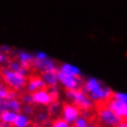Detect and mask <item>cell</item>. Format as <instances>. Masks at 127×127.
<instances>
[{
	"label": "cell",
	"mask_w": 127,
	"mask_h": 127,
	"mask_svg": "<svg viewBox=\"0 0 127 127\" xmlns=\"http://www.w3.org/2000/svg\"><path fill=\"white\" fill-rule=\"evenodd\" d=\"M81 90L87 95L93 102H97L99 104L107 103L113 95V91L110 87L103 85L98 79L94 77H90L83 81Z\"/></svg>",
	"instance_id": "cell-1"
},
{
	"label": "cell",
	"mask_w": 127,
	"mask_h": 127,
	"mask_svg": "<svg viewBox=\"0 0 127 127\" xmlns=\"http://www.w3.org/2000/svg\"><path fill=\"white\" fill-rule=\"evenodd\" d=\"M0 78L2 79L3 83L10 88V90L20 92L26 88L27 84V78L21 75L18 72L10 70L7 66L0 68Z\"/></svg>",
	"instance_id": "cell-2"
},
{
	"label": "cell",
	"mask_w": 127,
	"mask_h": 127,
	"mask_svg": "<svg viewBox=\"0 0 127 127\" xmlns=\"http://www.w3.org/2000/svg\"><path fill=\"white\" fill-rule=\"evenodd\" d=\"M66 96L72 102V104H74L80 111H88L94 106V102L88 98V96L81 88L73 91H67Z\"/></svg>",
	"instance_id": "cell-3"
},
{
	"label": "cell",
	"mask_w": 127,
	"mask_h": 127,
	"mask_svg": "<svg viewBox=\"0 0 127 127\" xmlns=\"http://www.w3.org/2000/svg\"><path fill=\"white\" fill-rule=\"evenodd\" d=\"M98 117L99 120L102 122L103 124H106L108 126H112V127H119L121 124V121L109 108L107 107L106 103H102L98 107V111H97Z\"/></svg>",
	"instance_id": "cell-4"
},
{
	"label": "cell",
	"mask_w": 127,
	"mask_h": 127,
	"mask_svg": "<svg viewBox=\"0 0 127 127\" xmlns=\"http://www.w3.org/2000/svg\"><path fill=\"white\" fill-rule=\"evenodd\" d=\"M57 79L58 83H60L67 91L79 90L81 85L83 84V80L81 77H72V75H67L59 70H57Z\"/></svg>",
	"instance_id": "cell-5"
},
{
	"label": "cell",
	"mask_w": 127,
	"mask_h": 127,
	"mask_svg": "<svg viewBox=\"0 0 127 127\" xmlns=\"http://www.w3.org/2000/svg\"><path fill=\"white\" fill-rule=\"evenodd\" d=\"M106 104L121 121H127V103L126 102L111 98Z\"/></svg>",
	"instance_id": "cell-6"
},
{
	"label": "cell",
	"mask_w": 127,
	"mask_h": 127,
	"mask_svg": "<svg viewBox=\"0 0 127 127\" xmlns=\"http://www.w3.org/2000/svg\"><path fill=\"white\" fill-rule=\"evenodd\" d=\"M31 68L41 72V73H44V72H50V71H57L58 70V65H57L54 59H52L51 57H47L46 59H43V60L33 59Z\"/></svg>",
	"instance_id": "cell-7"
},
{
	"label": "cell",
	"mask_w": 127,
	"mask_h": 127,
	"mask_svg": "<svg viewBox=\"0 0 127 127\" xmlns=\"http://www.w3.org/2000/svg\"><path fill=\"white\" fill-rule=\"evenodd\" d=\"M81 116V111L72 103H65L63 107V120L69 125L73 124Z\"/></svg>",
	"instance_id": "cell-8"
},
{
	"label": "cell",
	"mask_w": 127,
	"mask_h": 127,
	"mask_svg": "<svg viewBox=\"0 0 127 127\" xmlns=\"http://www.w3.org/2000/svg\"><path fill=\"white\" fill-rule=\"evenodd\" d=\"M32 95V100L33 103L37 104H41V106H50L51 103L53 102V99L51 97V95L47 91V88H44V90H40L38 92H34Z\"/></svg>",
	"instance_id": "cell-9"
},
{
	"label": "cell",
	"mask_w": 127,
	"mask_h": 127,
	"mask_svg": "<svg viewBox=\"0 0 127 127\" xmlns=\"http://www.w3.org/2000/svg\"><path fill=\"white\" fill-rule=\"evenodd\" d=\"M44 88H47V87L41 77H31L27 80V84H26L27 93L33 94L34 92L44 90Z\"/></svg>",
	"instance_id": "cell-10"
},
{
	"label": "cell",
	"mask_w": 127,
	"mask_h": 127,
	"mask_svg": "<svg viewBox=\"0 0 127 127\" xmlns=\"http://www.w3.org/2000/svg\"><path fill=\"white\" fill-rule=\"evenodd\" d=\"M16 60L21 64L22 67L30 69L33 63V54L28 53L26 51H18L16 54Z\"/></svg>",
	"instance_id": "cell-11"
},
{
	"label": "cell",
	"mask_w": 127,
	"mask_h": 127,
	"mask_svg": "<svg viewBox=\"0 0 127 127\" xmlns=\"http://www.w3.org/2000/svg\"><path fill=\"white\" fill-rule=\"evenodd\" d=\"M58 70L63 73L67 74V75H72V77H81L82 72L81 69L75 65H72V64L69 63H63L58 66Z\"/></svg>",
	"instance_id": "cell-12"
},
{
	"label": "cell",
	"mask_w": 127,
	"mask_h": 127,
	"mask_svg": "<svg viewBox=\"0 0 127 127\" xmlns=\"http://www.w3.org/2000/svg\"><path fill=\"white\" fill-rule=\"evenodd\" d=\"M44 81L46 87H52V86H58V79H57V71H50V72H44L40 75Z\"/></svg>",
	"instance_id": "cell-13"
},
{
	"label": "cell",
	"mask_w": 127,
	"mask_h": 127,
	"mask_svg": "<svg viewBox=\"0 0 127 127\" xmlns=\"http://www.w3.org/2000/svg\"><path fill=\"white\" fill-rule=\"evenodd\" d=\"M29 124H30V120L28 117V115H26L24 113H18L16 119H15L13 124H12V126L13 127H28Z\"/></svg>",
	"instance_id": "cell-14"
},
{
	"label": "cell",
	"mask_w": 127,
	"mask_h": 127,
	"mask_svg": "<svg viewBox=\"0 0 127 127\" xmlns=\"http://www.w3.org/2000/svg\"><path fill=\"white\" fill-rule=\"evenodd\" d=\"M22 109H23V104H22L20 99H12V100L7 99L8 111H12V112H15V113H21Z\"/></svg>",
	"instance_id": "cell-15"
},
{
	"label": "cell",
	"mask_w": 127,
	"mask_h": 127,
	"mask_svg": "<svg viewBox=\"0 0 127 127\" xmlns=\"http://www.w3.org/2000/svg\"><path fill=\"white\" fill-rule=\"evenodd\" d=\"M18 113H15V112H12V111H4L0 114V121L1 123H5V124H10L12 125L13 122L16 119Z\"/></svg>",
	"instance_id": "cell-16"
},
{
	"label": "cell",
	"mask_w": 127,
	"mask_h": 127,
	"mask_svg": "<svg viewBox=\"0 0 127 127\" xmlns=\"http://www.w3.org/2000/svg\"><path fill=\"white\" fill-rule=\"evenodd\" d=\"M9 93H10V88L3 82L0 81V99H8Z\"/></svg>",
	"instance_id": "cell-17"
},
{
	"label": "cell",
	"mask_w": 127,
	"mask_h": 127,
	"mask_svg": "<svg viewBox=\"0 0 127 127\" xmlns=\"http://www.w3.org/2000/svg\"><path fill=\"white\" fill-rule=\"evenodd\" d=\"M21 102L25 103V104H33V100H32V95L29 93H25L23 95H21Z\"/></svg>",
	"instance_id": "cell-18"
},
{
	"label": "cell",
	"mask_w": 127,
	"mask_h": 127,
	"mask_svg": "<svg viewBox=\"0 0 127 127\" xmlns=\"http://www.w3.org/2000/svg\"><path fill=\"white\" fill-rule=\"evenodd\" d=\"M47 91H49V93L51 95V97H52V99L54 101H56L58 99V94H59V91H58V86H52V87H49L47 88Z\"/></svg>",
	"instance_id": "cell-19"
},
{
	"label": "cell",
	"mask_w": 127,
	"mask_h": 127,
	"mask_svg": "<svg viewBox=\"0 0 127 127\" xmlns=\"http://www.w3.org/2000/svg\"><path fill=\"white\" fill-rule=\"evenodd\" d=\"M112 98H114V99H117V100H121V101H123V102L127 103V93L115 92V93H113Z\"/></svg>",
	"instance_id": "cell-20"
},
{
	"label": "cell",
	"mask_w": 127,
	"mask_h": 127,
	"mask_svg": "<svg viewBox=\"0 0 127 127\" xmlns=\"http://www.w3.org/2000/svg\"><path fill=\"white\" fill-rule=\"evenodd\" d=\"M47 57H49V55L44 52H41V51H38V52H36L33 54L34 60H43V59H46Z\"/></svg>",
	"instance_id": "cell-21"
},
{
	"label": "cell",
	"mask_w": 127,
	"mask_h": 127,
	"mask_svg": "<svg viewBox=\"0 0 127 127\" xmlns=\"http://www.w3.org/2000/svg\"><path fill=\"white\" fill-rule=\"evenodd\" d=\"M52 127H70V125L67 122H65L63 119H58V120L54 121Z\"/></svg>",
	"instance_id": "cell-22"
},
{
	"label": "cell",
	"mask_w": 127,
	"mask_h": 127,
	"mask_svg": "<svg viewBox=\"0 0 127 127\" xmlns=\"http://www.w3.org/2000/svg\"><path fill=\"white\" fill-rule=\"evenodd\" d=\"M9 56L7 55V54H3L0 52V68L3 67V66H5L7 64L9 63Z\"/></svg>",
	"instance_id": "cell-23"
},
{
	"label": "cell",
	"mask_w": 127,
	"mask_h": 127,
	"mask_svg": "<svg viewBox=\"0 0 127 127\" xmlns=\"http://www.w3.org/2000/svg\"><path fill=\"white\" fill-rule=\"evenodd\" d=\"M58 110H59V102L57 100L56 101H53V102L50 104V114L55 113Z\"/></svg>",
	"instance_id": "cell-24"
},
{
	"label": "cell",
	"mask_w": 127,
	"mask_h": 127,
	"mask_svg": "<svg viewBox=\"0 0 127 127\" xmlns=\"http://www.w3.org/2000/svg\"><path fill=\"white\" fill-rule=\"evenodd\" d=\"M22 111L24 112V114H26V115H29L33 112V108L32 106H30V104H25V107L22 109Z\"/></svg>",
	"instance_id": "cell-25"
},
{
	"label": "cell",
	"mask_w": 127,
	"mask_h": 127,
	"mask_svg": "<svg viewBox=\"0 0 127 127\" xmlns=\"http://www.w3.org/2000/svg\"><path fill=\"white\" fill-rule=\"evenodd\" d=\"M0 52L8 55V54L11 52V47L9 45H0Z\"/></svg>",
	"instance_id": "cell-26"
},
{
	"label": "cell",
	"mask_w": 127,
	"mask_h": 127,
	"mask_svg": "<svg viewBox=\"0 0 127 127\" xmlns=\"http://www.w3.org/2000/svg\"><path fill=\"white\" fill-rule=\"evenodd\" d=\"M37 120L39 121L40 123H43V122H45V121L47 120V114H46V113H40L39 115H38Z\"/></svg>",
	"instance_id": "cell-27"
},
{
	"label": "cell",
	"mask_w": 127,
	"mask_h": 127,
	"mask_svg": "<svg viewBox=\"0 0 127 127\" xmlns=\"http://www.w3.org/2000/svg\"><path fill=\"white\" fill-rule=\"evenodd\" d=\"M119 127H127V121H122Z\"/></svg>",
	"instance_id": "cell-28"
},
{
	"label": "cell",
	"mask_w": 127,
	"mask_h": 127,
	"mask_svg": "<svg viewBox=\"0 0 127 127\" xmlns=\"http://www.w3.org/2000/svg\"><path fill=\"white\" fill-rule=\"evenodd\" d=\"M0 127H13L10 124H5V123H0Z\"/></svg>",
	"instance_id": "cell-29"
},
{
	"label": "cell",
	"mask_w": 127,
	"mask_h": 127,
	"mask_svg": "<svg viewBox=\"0 0 127 127\" xmlns=\"http://www.w3.org/2000/svg\"><path fill=\"white\" fill-rule=\"evenodd\" d=\"M87 127H96V125H94V124H88Z\"/></svg>",
	"instance_id": "cell-30"
},
{
	"label": "cell",
	"mask_w": 127,
	"mask_h": 127,
	"mask_svg": "<svg viewBox=\"0 0 127 127\" xmlns=\"http://www.w3.org/2000/svg\"><path fill=\"white\" fill-rule=\"evenodd\" d=\"M36 127H41V126H36Z\"/></svg>",
	"instance_id": "cell-31"
},
{
	"label": "cell",
	"mask_w": 127,
	"mask_h": 127,
	"mask_svg": "<svg viewBox=\"0 0 127 127\" xmlns=\"http://www.w3.org/2000/svg\"><path fill=\"white\" fill-rule=\"evenodd\" d=\"M0 81H1V78H0Z\"/></svg>",
	"instance_id": "cell-32"
}]
</instances>
